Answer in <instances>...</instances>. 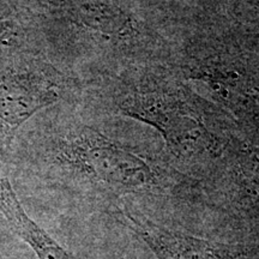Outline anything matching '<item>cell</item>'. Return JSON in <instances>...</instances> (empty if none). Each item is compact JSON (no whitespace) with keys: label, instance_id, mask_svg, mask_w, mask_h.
<instances>
[{"label":"cell","instance_id":"1","mask_svg":"<svg viewBox=\"0 0 259 259\" xmlns=\"http://www.w3.org/2000/svg\"><path fill=\"white\" fill-rule=\"evenodd\" d=\"M60 160L74 177L105 192H158L169 186L160 168L94 132L74 139Z\"/></svg>","mask_w":259,"mask_h":259},{"label":"cell","instance_id":"2","mask_svg":"<svg viewBox=\"0 0 259 259\" xmlns=\"http://www.w3.org/2000/svg\"><path fill=\"white\" fill-rule=\"evenodd\" d=\"M126 114L153 125L180 157H191L209 147L206 130L194 112L176 96L162 93L136 94L121 105Z\"/></svg>","mask_w":259,"mask_h":259},{"label":"cell","instance_id":"3","mask_svg":"<svg viewBox=\"0 0 259 259\" xmlns=\"http://www.w3.org/2000/svg\"><path fill=\"white\" fill-rule=\"evenodd\" d=\"M125 226L149 248L156 259H255L259 246L229 244L164 228L127 211Z\"/></svg>","mask_w":259,"mask_h":259},{"label":"cell","instance_id":"4","mask_svg":"<svg viewBox=\"0 0 259 259\" xmlns=\"http://www.w3.org/2000/svg\"><path fill=\"white\" fill-rule=\"evenodd\" d=\"M0 213L37 259H78L29 218L10 181L3 176H0Z\"/></svg>","mask_w":259,"mask_h":259},{"label":"cell","instance_id":"5","mask_svg":"<svg viewBox=\"0 0 259 259\" xmlns=\"http://www.w3.org/2000/svg\"><path fill=\"white\" fill-rule=\"evenodd\" d=\"M56 93L23 74H10L0 82V119L14 131L37 109L56 100Z\"/></svg>","mask_w":259,"mask_h":259}]
</instances>
